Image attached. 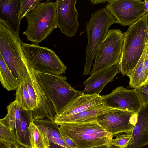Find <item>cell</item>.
Here are the masks:
<instances>
[{"label":"cell","instance_id":"cell-7","mask_svg":"<svg viewBox=\"0 0 148 148\" xmlns=\"http://www.w3.org/2000/svg\"><path fill=\"white\" fill-rule=\"evenodd\" d=\"M21 47L27 61L35 70L58 75L65 74L66 67L53 50L34 43L22 42Z\"/></svg>","mask_w":148,"mask_h":148},{"label":"cell","instance_id":"cell-5","mask_svg":"<svg viewBox=\"0 0 148 148\" xmlns=\"http://www.w3.org/2000/svg\"><path fill=\"white\" fill-rule=\"evenodd\" d=\"M34 71L39 83L57 114L74 99L82 95V91L76 90L68 83L66 77Z\"/></svg>","mask_w":148,"mask_h":148},{"label":"cell","instance_id":"cell-19","mask_svg":"<svg viewBox=\"0 0 148 148\" xmlns=\"http://www.w3.org/2000/svg\"><path fill=\"white\" fill-rule=\"evenodd\" d=\"M33 122L47 137L48 148H69L62 136L59 125L54 121L45 119Z\"/></svg>","mask_w":148,"mask_h":148},{"label":"cell","instance_id":"cell-1","mask_svg":"<svg viewBox=\"0 0 148 148\" xmlns=\"http://www.w3.org/2000/svg\"><path fill=\"white\" fill-rule=\"evenodd\" d=\"M148 13L132 23L124 33L119 70L126 75L136 66L148 42Z\"/></svg>","mask_w":148,"mask_h":148},{"label":"cell","instance_id":"cell-22","mask_svg":"<svg viewBox=\"0 0 148 148\" xmlns=\"http://www.w3.org/2000/svg\"><path fill=\"white\" fill-rule=\"evenodd\" d=\"M0 81L3 87L8 91L16 90L20 82L14 75L0 55Z\"/></svg>","mask_w":148,"mask_h":148},{"label":"cell","instance_id":"cell-32","mask_svg":"<svg viewBox=\"0 0 148 148\" xmlns=\"http://www.w3.org/2000/svg\"><path fill=\"white\" fill-rule=\"evenodd\" d=\"M12 146L0 142V148H11Z\"/></svg>","mask_w":148,"mask_h":148},{"label":"cell","instance_id":"cell-34","mask_svg":"<svg viewBox=\"0 0 148 148\" xmlns=\"http://www.w3.org/2000/svg\"><path fill=\"white\" fill-rule=\"evenodd\" d=\"M11 148H26L23 146H22L17 143L12 145Z\"/></svg>","mask_w":148,"mask_h":148},{"label":"cell","instance_id":"cell-10","mask_svg":"<svg viewBox=\"0 0 148 148\" xmlns=\"http://www.w3.org/2000/svg\"><path fill=\"white\" fill-rule=\"evenodd\" d=\"M6 116L0 120L16 138L17 143L26 148H31L28 127L33 122L32 111L24 110L16 101L7 107Z\"/></svg>","mask_w":148,"mask_h":148},{"label":"cell","instance_id":"cell-12","mask_svg":"<svg viewBox=\"0 0 148 148\" xmlns=\"http://www.w3.org/2000/svg\"><path fill=\"white\" fill-rule=\"evenodd\" d=\"M106 8L123 26L130 25L147 12L144 1L108 0Z\"/></svg>","mask_w":148,"mask_h":148},{"label":"cell","instance_id":"cell-17","mask_svg":"<svg viewBox=\"0 0 148 148\" xmlns=\"http://www.w3.org/2000/svg\"><path fill=\"white\" fill-rule=\"evenodd\" d=\"M131 134L132 139L127 148H141L148 145V103L143 104L137 113Z\"/></svg>","mask_w":148,"mask_h":148},{"label":"cell","instance_id":"cell-24","mask_svg":"<svg viewBox=\"0 0 148 148\" xmlns=\"http://www.w3.org/2000/svg\"><path fill=\"white\" fill-rule=\"evenodd\" d=\"M15 90V100L24 110L32 111L29 96L25 82L20 83Z\"/></svg>","mask_w":148,"mask_h":148},{"label":"cell","instance_id":"cell-11","mask_svg":"<svg viewBox=\"0 0 148 148\" xmlns=\"http://www.w3.org/2000/svg\"><path fill=\"white\" fill-rule=\"evenodd\" d=\"M137 116V113L113 108L98 116L96 120L105 131L114 136L122 133L131 134Z\"/></svg>","mask_w":148,"mask_h":148},{"label":"cell","instance_id":"cell-28","mask_svg":"<svg viewBox=\"0 0 148 148\" xmlns=\"http://www.w3.org/2000/svg\"><path fill=\"white\" fill-rule=\"evenodd\" d=\"M135 89L141 99L143 104L148 103V82H145L141 85Z\"/></svg>","mask_w":148,"mask_h":148},{"label":"cell","instance_id":"cell-31","mask_svg":"<svg viewBox=\"0 0 148 148\" xmlns=\"http://www.w3.org/2000/svg\"><path fill=\"white\" fill-rule=\"evenodd\" d=\"M92 3L94 4H96L101 3H105L107 2V0H93L90 1Z\"/></svg>","mask_w":148,"mask_h":148},{"label":"cell","instance_id":"cell-9","mask_svg":"<svg viewBox=\"0 0 148 148\" xmlns=\"http://www.w3.org/2000/svg\"><path fill=\"white\" fill-rule=\"evenodd\" d=\"M27 76L24 82L30 98L33 122L47 119L52 121L57 114L36 78L34 69L27 61Z\"/></svg>","mask_w":148,"mask_h":148},{"label":"cell","instance_id":"cell-14","mask_svg":"<svg viewBox=\"0 0 148 148\" xmlns=\"http://www.w3.org/2000/svg\"><path fill=\"white\" fill-rule=\"evenodd\" d=\"M77 0H57L56 23L62 33L69 37L74 36L79 24L76 8Z\"/></svg>","mask_w":148,"mask_h":148},{"label":"cell","instance_id":"cell-4","mask_svg":"<svg viewBox=\"0 0 148 148\" xmlns=\"http://www.w3.org/2000/svg\"><path fill=\"white\" fill-rule=\"evenodd\" d=\"M60 130L70 138L79 148H91L109 145L113 136L105 131L96 120L83 123L59 124Z\"/></svg>","mask_w":148,"mask_h":148},{"label":"cell","instance_id":"cell-27","mask_svg":"<svg viewBox=\"0 0 148 148\" xmlns=\"http://www.w3.org/2000/svg\"><path fill=\"white\" fill-rule=\"evenodd\" d=\"M116 137L113 139L110 146L113 145L121 148H127L132 139L131 134H117Z\"/></svg>","mask_w":148,"mask_h":148},{"label":"cell","instance_id":"cell-37","mask_svg":"<svg viewBox=\"0 0 148 148\" xmlns=\"http://www.w3.org/2000/svg\"><path fill=\"white\" fill-rule=\"evenodd\" d=\"M145 82H148V76Z\"/></svg>","mask_w":148,"mask_h":148},{"label":"cell","instance_id":"cell-33","mask_svg":"<svg viewBox=\"0 0 148 148\" xmlns=\"http://www.w3.org/2000/svg\"><path fill=\"white\" fill-rule=\"evenodd\" d=\"M144 1L145 2V5H144L145 9V11L147 12V13H148V1L144 0Z\"/></svg>","mask_w":148,"mask_h":148},{"label":"cell","instance_id":"cell-15","mask_svg":"<svg viewBox=\"0 0 148 148\" xmlns=\"http://www.w3.org/2000/svg\"><path fill=\"white\" fill-rule=\"evenodd\" d=\"M21 0H0V22L19 36Z\"/></svg>","mask_w":148,"mask_h":148},{"label":"cell","instance_id":"cell-25","mask_svg":"<svg viewBox=\"0 0 148 148\" xmlns=\"http://www.w3.org/2000/svg\"><path fill=\"white\" fill-rule=\"evenodd\" d=\"M0 142L10 145H12L17 143L16 137L9 128L0 123Z\"/></svg>","mask_w":148,"mask_h":148},{"label":"cell","instance_id":"cell-13","mask_svg":"<svg viewBox=\"0 0 148 148\" xmlns=\"http://www.w3.org/2000/svg\"><path fill=\"white\" fill-rule=\"evenodd\" d=\"M102 96L105 105L112 108L138 113L143 105L134 88L119 86L110 93Z\"/></svg>","mask_w":148,"mask_h":148},{"label":"cell","instance_id":"cell-16","mask_svg":"<svg viewBox=\"0 0 148 148\" xmlns=\"http://www.w3.org/2000/svg\"><path fill=\"white\" fill-rule=\"evenodd\" d=\"M119 63L106 70L91 75L83 83L85 88L82 94L98 95L102 90L105 86L112 82L115 76L120 72Z\"/></svg>","mask_w":148,"mask_h":148},{"label":"cell","instance_id":"cell-36","mask_svg":"<svg viewBox=\"0 0 148 148\" xmlns=\"http://www.w3.org/2000/svg\"><path fill=\"white\" fill-rule=\"evenodd\" d=\"M108 148H121L119 147L113 145L109 146Z\"/></svg>","mask_w":148,"mask_h":148},{"label":"cell","instance_id":"cell-26","mask_svg":"<svg viewBox=\"0 0 148 148\" xmlns=\"http://www.w3.org/2000/svg\"><path fill=\"white\" fill-rule=\"evenodd\" d=\"M41 1V0H21L20 20L21 21L27 13L34 9Z\"/></svg>","mask_w":148,"mask_h":148},{"label":"cell","instance_id":"cell-30","mask_svg":"<svg viewBox=\"0 0 148 148\" xmlns=\"http://www.w3.org/2000/svg\"><path fill=\"white\" fill-rule=\"evenodd\" d=\"M143 71L146 80L148 76V52L146 55L143 63Z\"/></svg>","mask_w":148,"mask_h":148},{"label":"cell","instance_id":"cell-8","mask_svg":"<svg viewBox=\"0 0 148 148\" xmlns=\"http://www.w3.org/2000/svg\"><path fill=\"white\" fill-rule=\"evenodd\" d=\"M123 40L124 33L119 29L108 30L96 53L91 75L119 63Z\"/></svg>","mask_w":148,"mask_h":148},{"label":"cell","instance_id":"cell-29","mask_svg":"<svg viewBox=\"0 0 148 148\" xmlns=\"http://www.w3.org/2000/svg\"><path fill=\"white\" fill-rule=\"evenodd\" d=\"M60 133L63 139L69 148H79L70 138L61 130Z\"/></svg>","mask_w":148,"mask_h":148},{"label":"cell","instance_id":"cell-35","mask_svg":"<svg viewBox=\"0 0 148 148\" xmlns=\"http://www.w3.org/2000/svg\"><path fill=\"white\" fill-rule=\"evenodd\" d=\"M109 146L108 145H105L99 146H97L91 148H108Z\"/></svg>","mask_w":148,"mask_h":148},{"label":"cell","instance_id":"cell-2","mask_svg":"<svg viewBox=\"0 0 148 148\" xmlns=\"http://www.w3.org/2000/svg\"><path fill=\"white\" fill-rule=\"evenodd\" d=\"M118 23L116 18L105 7L93 12L85 25L88 42L86 49V58L83 75L90 74L97 50L105 38L110 27Z\"/></svg>","mask_w":148,"mask_h":148},{"label":"cell","instance_id":"cell-18","mask_svg":"<svg viewBox=\"0 0 148 148\" xmlns=\"http://www.w3.org/2000/svg\"><path fill=\"white\" fill-rule=\"evenodd\" d=\"M103 103L102 96L82 94L74 99L56 116L62 117L73 115Z\"/></svg>","mask_w":148,"mask_h":148},{"label":"cell","instance_id":"cell-3","mask_svg":"<svg viewBox=\"0 0 148 148\" xmlns=\"http://www.w3.org/2000/svg\"><path fill=\"white\" fill-rule=\"evenodd\" d=\"M56 2L47 0L40 2L25 16L27 22L23 34L27 40L38 44L57 27Z\"/></svg>","mask_w":148,"mask_h":148},{"label":"cell","instance_id":"cell-20","mask_svg":"<svg viewBox=\"0 0 148 148\" xmlns=\"http://www.w3.org/2000/svg\"><path fill=\"white\" fill-rule=\"evenodd\" d=\"M112 109L107 106L103 103L87 109L79 113L69 116H56L54 121L59 125L65 123H83L96 120L97 117Z\"/></svg>","mask_w":148,"mask_h":148},{"label":"cell","instance_id":"cell-23","mask_svg":"<svg viewBox=\"0 0 148 148\" xmlns=\"http://www.w3.org/2000/svg\"><path fill=\"white\" fill-rule=\"evenodd\" d=\"M31 148H48V143L45 136L34 123L28 127Z\"/></svg>","mask_w":148,"mask_h":148},{"label":"cell","instance_id":"cell-6","mask_svg":"<svg viewBox=\"0 0 148 148\" xmlns=\"http://www.w3.org/2000/svg\"><path fill=\"white\" fill-rule=\"evenodd\" d=\"M22 42L19 36L0 22V55L20 83L24 82L27 75Z\"/></svg>","mask_w":148,"mask_h":148},{"label":"cell","instance_id":"cell-21","mask_svg":"<svg viewBox=\"0 0 148 148\" xmlns=\"http://www.w3.org/2000/svg\"><path fill=\"white\" fill-rule=\"evenodd\" d=\"M148 52V42L138 63L135 67L126 75L130 78L131 88H136L146 81L143 71V65L145 57Z\"/></svg>","mask_w":148,"mask_h":148}]
</instances>
